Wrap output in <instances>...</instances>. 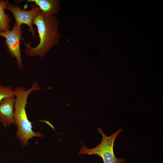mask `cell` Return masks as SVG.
<instances>
[{
    "instance_id": "7a4b0ae2",
    "label": "cell",
    "mask_w": 163,
    "mask_h": 163,
    "mask_svg": "<svg viewBox=\"0 0 163 163\" xmlns=\"http://www.w3.org/2000/svg\"><path fill=\"white\" fill-rule=\"evenodd\" d=\"M42 89L37 82L35 81L31 88L27 90L22 86H18L14 90L15 101L14 116V125L17 128L16 136L24 147L28 145L29 140L32 137L44 136L39 131L35 132L33 131L32 123L28 119L26 110V105L28 103L27 99L29 95L33 91Z\"/></svg>"
},
{
    "instance_id": "5b68a950",
    "label": "cell",
    "mask_w": 163,
    "mask_h": 163,
    "mask_svg": "<svg viewBox=\"0 0 163 163\" xmlns=\"http://www.w3.org/2000/svg\"><path fill=\"white\" fill-rule=\"evenodd\" d=\"M30 7L31 9L29 10L22 9L18 5H15L9 3L7 6L5 10H9L13 14L15 23L18 26H21L23 24L27 25L29 27V31L34 39H37L36 36L35 30L32 26L33 21L34 18L39 14L42 11L40 8L35 4L31 2Z\"/></svg>"
},
{
    "instance_id": "9c48e42d",
    "label": "cell",
    "mask_w": 163,
    "mask_h": 163,
    "mask_svg": "<svg viewBox=\"0 0 163 163\" xmlns=\"http://www.w3.org/2000/svg\"><path fill=\"white\" fill-rule=\"evenodd\" d=\"M14 97V91L11 87L0 84V102L5 98Z\"/></svg>"
},
{
    "instance_id": "8992f818",
    "label": "cell",
    "mask_w": 163,
    "mask_h": 163,
    "mask_svg": "<svg viewBox=\"0 0 163 163\" xmlns=\"http://www.w3.org/2000/svg\"><path fill=\"white\" fill-rule=\"evenodd\" d=\"M15 97L3 99L0 102V122L5 127L14 124V112Z\"/></svg>"
},
{
    "instance_id": "6da1fadb",
    "label": "cell",
    "mask_w": 163,
    "mask_h": 163,
    "mask_svg": "<svg viewBox=\"0 0 163 163\" xmlns=\"http://www.w3.org/2000/svg\"><path fill=\"white\" fill-rule=\"evenodd\" d=\"M60 22L57 18L51 14L42 12L36 16L32 24L37 28L40 42L35 47H32L28 40V44L24 42L26 46L24 53L32 57H44L46 54L54 46L59 43L61 35L58 31Z\"/></svg>"
},
{
    "instance_id": "52a82bcc",
    "label": "cell",
    "mask_w": 163,
    "mask_h": 163,
    "mask_svg": "<svg viewBox=\"0 0 163 163\" xmlns=\"http://www.w3.org/2000/svg\"><path fill=\"white\" fill-rule=\"evenodd\" d=\"M27 3H34L38 6L42 11L53 15L57 14L61 9L59 0H27Z\"/></svg>"
},
{
    "instance_id": "277c9868",
    "label": "cell",
    "mask_w": 163,
    "mask_h": 163,
    "mask_svg": "<svg viewBox=\"0 0 163 163\" xmlns=\"http://www.w3.org/2000/svg\"><path fill=\"white\" fill-rule=\"evenodd\" d=\"M23 32L22 27L18 25L15 22L12 30L5 32H0V36L5 38V43L8 52L12 57L16 59L17 65L20 70L24 67L20 47L21 41H24L22 37Z\"/></svg>"
},
{
    "instance_id": "3957f363",
    "label": "cell",
    "mask_w": 163,
    "mask_h": 163,
    "mask_svg": "<svg viewBox=\"0 0 163 163\" xmlns=\"http://www.w3.org/2000/svg\"><path fill=\"white\" fill-rule=\"evenodd\" d=\"M122 131V129H120L113 134L107 136L104 133L101 128H98V131L102 137L101 143L97 146L89 149L81 142L82 145L78 155H97L102 158L104 163H123L126 161V159L116 157L114 155L113 149L115 140Z\"/></svg>"
},
{
    "instance_id": "ba28073f",
    "label": "cell",
    "mask_w": 163,
    "mask_h": 163,
    "mask_svg": "<svg viewBox=\"0 0 163 163\" xmlns=\"http://www.w3.org/2000/svg\"><path fill=\"white\" fill-rule=\"evenodd\" d=\"M8 0H0V32H5L11 30V18L8 14L5 12Z\"/></svg>"
}]
</instances>
